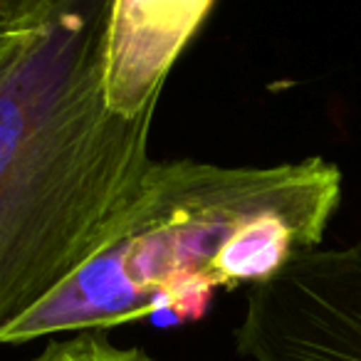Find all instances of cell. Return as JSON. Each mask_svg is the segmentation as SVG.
I'll list each match as a JSON object with an SVG mask.
<instances>
[{
    "label": "cell",
    "mask_w": 361,
    "mask_h": 361,
    "mask_svg": "<svg viewBox=\"0 0 361 361\" xmlns=\"http://www.w3.org/2000/svg\"><path fill=\"white\" fill-rule=\"evenodd\" d=\"M341 188V169L322 156L277 166L154 161L94 257L0 344L201 317L218 290L257 287L319 250Z\"/></svg>",
    "instance_id": "cell-2"
},
{
    "label": "cell",
    "mask_w": 361,
    "mask_h": 361,
    "mask_svg": "<svg viewBox=\"0 0 361 361\" xmlns=\"http://www.w3.org/2000/svg\"><path fill=\"white\" fill-rule=\"evenodd\" d=\"M40 0H0V52L30 23Z\"/></svg>",
    "instance_id": "cell-5"
},
{
    "label": "cell",
    "mask_w": 361,
    "mask_h": 361,
    "mask_svg": "<svg viewBox=\"0 0 361 361\" xmlns=\"http://www.w3.org/2000/svg\"><path fill=\"white\" fill-rule=\"evenodd\" d=\"M233 336L250 361H361V240L250 287Z\"/></svg>",
    "instance_id": "cell-3"
},
{
    "label": "cell",
    "mask_w": 361,
    "mask_h": 361,
    "mask_svg": "<svg viewBox=\"0 0 361 361\" xmlns=\"http://www.w3.org/2000/svg\"><path fill=\"white\" fill-rule=\"evenodd\" d=\"M111 0H40L0 52V334L104 245L154 159L156 106L109 104Z\"/></svg>",
    "instance_id": "cell-1"
},
{
    "label": "cell",
    "mask_w": 361,
    "mask_h": 361,
    "mask_svg": "<svg viewBox=\"0 0 361 361\" xmlns=\"http://www.w3.org/2000/svg\"><path fill=\"white\" fill-rule=\"evenodd\" d=\"M27 361H156L139 346H116L102 331H80L52 339Z\"/></svg>",
    "instance_id": "cell-4"
}]
</instances>
